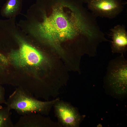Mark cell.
Masks as SVG:
<instances>
[{
    "mask_svg": "<svg viewBox=\"0 0 127 127\" xmlns=\"http://www.w3.org/2000/svg\"><path fill=\"white\" fill-rule=\"evenodd\" d=\"M82 7L79 0H36L17 25L29 36L58 43L89 33L77 10Z\"/></svg>",
    "mask_w": 127,
    "mask_h": 127,
    "instance_id": "obj_1",
    "label": "cell"
},
{
    "mask_svg": "<svg viewBox=\"0 0 127 127\" xmlns=\"http://www.w3.org/2000/svg\"><path fill=\"white\" fill-rule=\"evenodd\" d=\"M5 90L4 88L0 83V105L3 104H5Z\"/></svg>",
    "mask_w": 127,
    "mask_h": 127,
    "instance_id": "obj_11",
    "label": "cell"
},
{
    "mask_svg": "<svg viewBox=\"0 0 127 127\" xmlns=\"http://www.w3.org/2000/svg\"><path fill=\"white\" fill-rule=\"evenodd\" d=\"M88 9L96 15L113 18L122 11V3L120 0H88Z\"/></svg>",
    "mask_w": 127,
    "mask_h": 127,
    "instance_id": "obj_6",
    "label": "cell"
},
{
    "mask_svg": "<svg viewBox=\"0 0 127 127\" xmlns=\"http://www.w3.org/2000/svg\"></svg>",
    "mask_w": 127,
    "mask_h": 127,
    "instance_id": "obj_13",
    "label": "cell"
},
{
    "mask_svg": "<svg viewBox=\"0 0 127 127\" xmlns=\"http://www.w3.org/2000/svg\"><path fill=\"white\" fill-rule=\"evenodd\" d=\"M23 0H7L0 10V14L3 17L9 18L21 14Z\"/></svg>",
    "mask_w": 127,
    "mask_h": 127,
    "instance_id": "obj_9",
    "label": "cell"
},
{
    "mask_svg": "<svg viewBox=\"0 0 127 127\" xmlns=\"http://www.w3.org/2000/svg\"><path fill=\"white\" fill-rule=\"evenodd\" d=\"M111 30L112 52L124 54L127 50V32L124 26L118 25Z\"/></svg>",
    "mask_w": 127,
    "mask_h": 127,
    "instance_id": "obj_7",
    "label": "cell"
},
{
    "mask_svg": "<svg viewBox=\"0 0 127 127\" xmlns=\"http://www.w3.org/2000/svg\"><path fill=\"white\" fill-rule=\"evenodd\" d=\"M41 114L34 113L21 115L14 127H43L46 125V118Z\"/></svg>",
    "mask_w": 127,
    "mask_h": 127,
    "instance_id": "obj_8",
    "label": "cell"
},
{
    "mask_svg": "<svg viewBox=\"0 0 127 127\" xmlns=\"http://www.w3.org/2000/svg\"><path fill=\"white\" fill-rule=\"evenodd\" d=\"M59 100L58 98L49 101L39 100L28 91L18 87L9 96L5 104L21 116L34 113L45 115Z\"/></svg>",
    "mask_w": 127,
    "mask_h": 127,
    "instance_id": "obj_2",
    "label": "cell"
},
{
    "mask_svg": "<svg viewBox=\"0 0 127 127\" xmlns=\"http://www.w3.org/2000/svg\"><path fill=\"white\" fill-rule=\"evenodd\" d=\"M82 2L87 3L88 0H79Z\"/></svg>",
    "mask_w": 127,
    "mask_h": 127,
    "instance_id": "obj_12",
    "label": "cell"
},
{
    "mask_svg": "<svg viewBox=\"0 0 127 127\" xmlns=\"http://www.w3.org/2000/svg\"><path fill=\"white\" fill-rule=\"evenodd\" d=\"M26 33L22 30L18 37L19 48L11 53L10 58L15 65L20 67L35 66L43 61V56L26 38Z\"/></svg>",
    "mask_w": 127,
    "mask_h": 127,
    "instance_id": "obj_4",
    "label": "cell"
},
{
    "mask_svg": "<svg viewBox=\"0 0 127 127\" xmlns=\"http://www.w3.org/2000/svg\"><path fill=\"white\" fill-rule=\"evenodd\" d=\"M11 110L7 106L3 107L0 105V127H14Z\"/></svg>",
    "mask_w": 127,
    "mask_h": 127,
    "instance_id": "obj_10",
    "label": "cell"
},
{
    "mask_svg": "<svg viewBox=\"0 0 127 127\" xmlns=\"http://www.w3.org/2000/svg\"><path fill=\"white\" fill-rule=\"evenodd\" d=\"M105 86L115 95L123 96L127 93V60L124 54L111 60L104 79Z\"/></svg>",
    "mask_w": 127,
    "mask_h": 127,
    "instance_id": "obj_3",
    "label": "cell"
},
{
    "mask_svg": "<svg viewBox=\"0 0 127 127\" xmlns=\"http://www.w3.org/2000/svg\"><path fill=\"white\" fill-rule=\"evenodd\" d=\"M54 105L56 117L65 127H78L84 117L80 115L76 108L67 103L59 100Z\"/></svg>",
    "mask_w": 127,
    "mask_h": 127,
    "instance_id": "obj_5",
    "label": "cell"
}]
</instances>
